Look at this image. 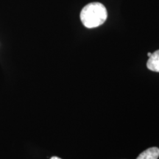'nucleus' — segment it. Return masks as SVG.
I'll list each match as a JSON object with an SVG mask.
<instances>
[{
  "mask_svg": "<svg viewBox=\"0 0 159 159\" xmlns=\"http://www.w3.org/2000/svg\"><path fill=\"white\" fill-rule=\"evenodd\" d=\"M50 159H61L60 158H58V157H56V156H53L52 157V158Z\"/></svg>",
  "mask_w": 159,
  "mask_h": 159,
  "instance_id": "20e7f679",
  "label": "nucleus"
},
{
  "mask_svg": "<svg viewBox=\"0 0 159 159\" xmlns=\"http://www.w3.org/2000/svg\"><path fill=\"white\" fill-rule=\"evenodd\" d=\"M152 55V53H150V52H149V53H148V57H150V55Z\"/></svg>",
  "mask_w": 159,
  "mask_h": 159,
  "instance_id": "39448f33",
  "label": "nucleus"
},
{
  "mask_svg": "<svg viewBox=\"0 0 159 159\" xmlns=\"http://www.w3.org/2000/svg\"><path fill=\"white\" fill-rule=\"evenodd\" d=\"M159 157V149L158 148H150L142 152L136 159H158Z\"/></svg>",
  "mask_w": 159,
  "mask_h": 159,
  "instance_id": "7ed1b4c3",
  "label": "nucleus"
},
{
  "mask_svg": "<svg viewBox=\"0 0 159 159\" xmlns=\"http://www.w3.org/2000/svg\"><path fill=\"white\" fill-rule=\"evenodd\" d=\"M147 67L151 71L159 72V49L152 53L149 57Z\"/></svg>",
  "mask_w": 159,
  "mask_h": 159,
  "instance_id": "f03ea898",
  "label": "nucleus"
},
{
  "mask_svg": "<svg viewBox=\"0 0 159 159\" xmlns=\"http://www.w3.org/2000/svg\"><path fill=\"white\" fill-rule=\"evenodd\" d=\"M108 18V12L102 3L91 2L85 5L80 12V20L87 28L102 25Z\"/></svg>",
  "mask_w": 159,
  "mask_h": 159,
  "instance_id": "f257e3e1",
  "label": "nucleus"
}]
</instances>
